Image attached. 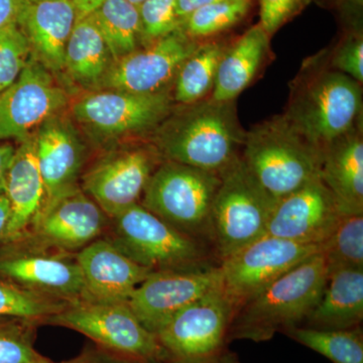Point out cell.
<instances>
[{
  "label": "cell",
  "instance_id": "1",
  "mask_svg": "<svg viewBox=\"0 0 363 363\" xmlns=\"http://www.w3.org/2000/svg\"><path fill=\"white\" fill-rule=\"evenodd\" d=\"M184 106L175 116L164 118L157 138L160 155L166 161L220 175L241 156L247 135L235 101L208 97Z\"/></svg>",
  "mask_w": 363,
  "mask_h": 363
},
{
  "label": "cell",
  "instance_id": "2",
  "mask_svg": "<svg viewBox=\"0 0 363 363\" xmlns=\"http://www.w3.org/2000/svg\"><path fill=\"white\" fill-rule=\"evenodd\" d=\"M362 114V84L318 60L306 64L294 81L283 116L322 150L359 126Z\"/></svg>",
  "mask_w": 363,
  "mask_h": 363
},
{
  "label": "cell",
  "instance_id": "3",
  "mask_svg": "<svg viewBox=\"0 0 363 363\" xmlns=\"http://www.w3.org/2000/svg\"><path fill=\"white\" fill-rule=\"evenodd\" d=\"M327 278L321 252L293 267L235 312L227 342H266L277 333L302 326L321 297Z\"/></svg>",
  "mask_w": 363,
  "mask_h": 363
},
{
  "label": "cell",
  "instance_id": "4",
  "mask_svg": "<svg viewBox=\"0 0 363 363\" xmlns=\"http://www.w3.org/2000/svg\"><path fill=\"white\" fill-rule=\"evenodd\" d=\"M241 159L262 188L279 201L319 178L322 150L279 116L247 131Z\"/></svg>",
  "mask_w": 363,
  "mask_h": 363
},
{
  "label": "cell",
  "instance_id": "5",
  "mask_svg": "<svg viewBox=\"0 0 363 363\" xmlns=\"http://www.w3.org/2000/svg\"><path fill=\"white\" fill-rule=\"evenodd\" d=\"M277 202L241 156L222 172L212 207V248L218 264L267 235Z\"/></svg>",
  "mask_w": 363,
  "mask_h": 363
},
{
  "label": "cell",
  "instance_id": "6",
  "mask_svg": "<svg viewBox=\"0 0 363 363\" xmlns=\"http://www.w3.org/2000/svg\"><path fill=\"white\" fill-rule=\"evenodd\" d=\"M219 185L218 174L164 161L150 177L143 206L212 247V207Z\"/></svg>",
  "mask_w": 363,
  "mask_h": 363
},
{
  "label": "cell",
  "instance_id": "7",
  "mask_svg": "<svg viewBox=\"0 0 363 363\" xmlns=\"http://www.w3.org/2000/svg\"><path fill=\"white\" fill-rule=\"evenodd\" d=\"M114 219V245L152 271H192L219 264L213 262L211 245L182 233L143 205H133Z\"/></svg>",
  "mask_w": 363,
  "mask_h": 363
},
{
  "label": "cell",
  "instance_id": "8",
  "mask_svg": "<svg viewBox=\"0 0 363 363\" xmlns=\"http://www.w3.org/2000/svg\"><path fill=\"white\" fill-rule=\"evenodd\" d=\"M47 322L80 332L133 363L167 362L156 334L140 323L128 303L80 300L67 305Z\"/></svg>",
  "mask_w": 363,
  "mask_h": 363
},
{
  "label": "cell",
  "instance_id": "9",
  "mask_svg": "<svg viewBox=\"0 0 363 363\" xmlns=\"http://www.w3.org/2000/svg\"><path fill=\"white\" fill-rule=\"evenodd\" d=\"M235 314L221 289L182 309L156 332L169 363H197L226 348Z\"/></svg>",
  "mask_w": 363,
  "mask_h": 363
},
{
  "label": "cell",
  "instance_id": "10",
  "mask_svg": "<svg viewBox=\"0 0 363 363\" xmlns=\"http://www.w3.org/2000/svg\"><path fill=\"white\" fill-rule=\"evenodd\" d=\"M318 252L319 245L264 235L219 262L222 293L236 312L272 281Z\"/></svg>",
  "mask_w": 363,
  "mask_h": 363
},
{
  "label": "cell",
  "instance_id": "11",
  "mask_svg": "<svg viewBox=\"0 0 363 363\" xmlns=\"http://www.w3.org/2000/svg\"><path fill=\"white\" fill-rule=\"evenodd\" d=\"M68 102L66 91L50 69L35 58L16 81L0 92V140H25Z\"/></svg>",
  "mask_w": 363,
  "mask_h": 363
},
{
  "label": "cell",
  "instance_id": "12",
  "mask_svg": "<svg viewBox=\"0 0 363 363\" xmlns=\"http://www.w3.org/2000/svg\"><path fill=\"white\" fill-rule=\"evenodd\" d=\"M171 112L168 91L140 93L109 90L78 100L73 114L79 123L105 136L143 133L154 128Z\"/></svg>",
  "mask_w": 363,
  "mask_h": 363
},
{
  "label": "cell",
  "instance_id": "13",
  "mask_svg": "<svg viewBox=\"0 0 363 363\" xmlns=\"http://www.w3.org/2000/svg\"><path fill=\"white\" fill-rule=\"evenodd\" d=\"M219 264L192 271L154 272L133 293L128 304L147 330L156 332L167 321L220 288Z\"/></svg>",
  "mask_w": 363,
  "mask_h": 363
},
{
  "label": "cell",
  "instance_id": "14",
  "mask_svg": "<svg viewBox=\"0 0 363 363\" xmlns=\"http://www.w3.org/2000/svg\"><path fill=\"white\" fill-rule=\"evenodd\" d=\"M199 45L180 28L116 62L100 82L111 90L140 94L166 90L182 64Z\"/></svg>",
  "mask_w": 363,
  "mask_h": 363
},
{
  "label": "cell",
  "instance_id": "15",
  "mask_svg": "<svg viewBox=\"0 0 363 363\" xmlns=\"http://www.w3.org/2000/svg\"><path fill=\"white\" fill-rule=\"evenodd\" d=\"M160 152L150 149L118 152L98 162L83 179L84 192L104 213L116 217L138 204L159 164Z\"/></svg>",
  "mask_w": 363,
  "mask_h": 363
},
{
  "label": "cell",
  "instance_id": "16",
  "mask_svg": "<svg viewBox=\"0 0 363 363\" xmlns=\"http://www.w3.org/2000/svg\"><path fill=\"white\" fill-rule=\"evenodd\" d=\"M342 215L335 197L319 177L277 202L267 235L320 247Z\"/></svg>",
  "mask_w": 363,
  "mask_h": 363
},
{
  "label": "cell",
  "instance_id": "17",
  "mask_svg": "<svg viewBox=\"0 0 363 363\" xmlns=\"http://www.w3.org/2000/svg\"><path fill=\"white\" fill-rule=\"evenodd\" d=\"M76 262L84 279L85 300L97 302L128 303L135 289L154 272L107 240L86 245Z\"/></svg>",
  "mask_w": 363,
  "mask_h": 363
},
{
  "label": "cell",
  "instance_id": "18",
  "mask_svg": "<svg viewBox=\"0 0 363 363\" xmlns=\"http://www.w3.org/2000/svg\"><path fill=\"white\" fill-rule=\"evenodd\" d=\"M104 212L77 187L43 207L33 223L40 238L63 250H77L93 242L104 227Z\"/></svg>",
  "mask_w": 363,
  "mask_h": 363
},
{
  "label": "cell",
  "instance_id": "19",
  "mask_svg": "<svg viewBox=\"0 0 363 363\" xmlns=\"http://www.w3.org/2000/svg\"><path fill=\"white\" fill-rule=\"evenodd\" d=\"M0 274L30 292L71 303L85 300V285L77 262L52 255H25L0 262Z\"/></svg>",
  "mask_w": 363,
  "mask_h": 363
},
{
  "label": "cell",
  "instance_id": "20",
  "mask_svg": "<svg viewBox=\"0 0 363 363\" xmlns=\"http://www.w3.org/2000/svg\"><path fill=\"white\" fill-rule=\"evenodd\" d=\"M76 20L72 0H26L18 23L43 64L61 71L65 69L66 45Z\"/></svg>",
  "mask_w": 363,
  "mask_h": 363
},
{
  "label": "cell",
  "instance_id": "21",
  "mask_svg": "<svg viewBox=\"0 0 363 363\" xmlns=\"http://www.w3.org/2000/svg\"><path fill=\"white\" fill-rule=\"evenodd\" d=\"M35 138L45 206L75 187L82 164V147L70 124L54 117L40 126Z\"/></svg>",
  "mask_w": 363,
  "mask_h": 363
},
{
  "label": "cell",
  "instance_id": "22",
  "mask_svg": "<svg viewBox=\"0 0 363 363\" xmlns=\"http://www.w3.org/2000/svg\"><path fill=\"white\" fill-rule=\"evenodd\" d=\"M320 177L343 214H363L362 125L339 136L322 150Z\"/></svg>",
  "mask_w": 363,
  "mask_h": 363
},
{
  "label": "cell",
  "instance_id": "23",
  "mask_svg": "<svg viewBox=\"0 0 363 363\" xmlns=\"http://www.w3.org/2000/svg\"><path fill=\"white\" fill-rule=\"evenodd\" d=\"M21 143L7 173L4 190L11 204V218L4 233L7 238H18L35 222L45 203L35 135Z\"/></svg>",
  "mask_w": 363,
  "mask_h": 363
},
{
  "label": "cell",
  "instance_id": "24",
  "mask_svg": "<svg viewBox=\"0 0 363 363\" xmlns=\"http://www.w3.org/2000/svg\"><path fill=\"white\" fill-rule=\"evenodd\" d=\"M363 269L328 272L323 293L302 326L323 331L348 330L362 326Z\"/></svg>",
  "mask_w": 363,
  "mask_h": 363
},
{
  "label": "cell",
  "instance_id": "25",
  "mask_svg": "<svg viewBox=\"0 0 363 363\" xmlns=\"http://www.w3.org/2000/svg\"><path fill=\"white\" fill-rule=\"evenodd\" d=\"M269 55V35L259 23L252 26L227 48L210 98L215 101H235L252 84Z\"/></svg>",
  "mask_w": 363,
  "mask_h": 363
},
{
  "label": "cell",
  "instance_id": "26",
  "mask_svg": "<svg viewBox=\"0 0 363 363\" xmlns=\"http://www.w3.org/2000/svg\"><path fill=\"white\" fill-rule=\"evenodd\" d=\"M111 54L92 16H78L67 43L65 69L83 85L96 84L108 70Z\"/></svg>",
  "mask_w": 363,
  "mask_h": 363
},
{
  "label": "cell",
  "instance_id": "27",
  "mask_svg": "<svg viewBox=\"0 0 363 363\" xmlns=\"http://www.w3.org/2000/svg\"><path fill=\"white\" fill-rule=\"evenodd\" d=\"M114 63L138 50L143 35L138 7L128 0H105L91 13Z\"/></svg>",
  "mask_w": 363,
  "mask_h": 363
},
{
  "label": "cell",
  "instance_id": "28",
  "mask_svg": "<svg viewBox=\"0 0 363 363\" xmlns=\"http://www.w3.org/2000/svg\"><path fill=\"white\" fill-rule=\"evenodd\" d=\"M227 47L219 42L204 43L180 67L175 77L174 98L188 105L211 95L217 70Z\"/></svg>",
  "mask_w": 363,
  "mask_h": 363
},
{
  "label": "cell",
  "instance_id": "29",
  "mask_svg": "<svg viewBox=\"0 0 363 363\" xmlns=\"http://www.w3.org/2000/svg\"><path fill=\"white\" fill-rule=\"evenodd\" d=\"M286 334L298 343L328 358L332 363H363L362 326L338 331L298 326Z\"/></svg>",
  "mask_w": 363,
  "mask_h": 363
},
{
  "label": "cell",
  "instance_id": "30",
  "mask_svg": "<svg viewBox=\"0 0 363 363\" xmlns=\"http://www.w3.org/2000/svg\"><path fill=\"white\" fill-rule=\"evenodd\" d=\"M320 252L328 272L363 269V214H343Z\"/></svg>",
  "mask_w": 363,
  "mask_h": 363
},
{
  "label": "cell",
  "instance_id": "31",
  "mask_svg": "<svg viewBox=\"0 0 363 363\" xmlns=\"http://www.w3.org/2000/svg\"><path fill=\"white\" fill-rule=\"evenodd\" d=\"M250 7L252 0H224L200 7L182 21L180 28L191 39L212 37L240 23Z\"/></svg>",
  "mask_w": 363,
  "mask_h": 363
},
{
  "label": "cell",
  "instance_id": "32",
  "mask_svg": "<svg viewBox=\"0 0 363 363\" xmlns=\"http://www.w3.org/2000/svg\"><path fill=\"white\" fill-rule=\"evenodd\" d=\"M66 303L0 283V317L37 322L49 319L66 307Z\"/></svg>",
  "mask_w": 363,
  "mask_h": 363
},
{
  "label": "cell",
  "instance_id": "33",
  "mask_svg": "<svg viewBox=\"0 0 363 363\" xmlns=\"http://www.w3.org/2000/svg\"><path fill=\"white\" fill-rule=\"evenodd\" d=\"M30 40L18 21L0 28V92L9 87L30 60Z\"/></svg>",
  "mask_w": 363,
  "mask_h": 363
},
{
  "label": "cell",
  "instance_id": "34",
  "mask_svg": "<svg viewBox=\"0 0 363 363\" xmlns=\"http://www.w3.org/2000/svg\"><path fill=\"white\" fill-rule=\"evenodd\" d=\"M35 322L18 319L0 321V363H45L33 346V328Z\"/></svg>",
  "mask_w": 363,
  "mask_h": 363
},
{
  "label": "cell",
  "instance_id": "35",
  "mask_svg": "<svg viewBox=\"0 0 363 363\" xmlns=\"http://www.w3.org/2000/svg\"><path fill=\"white\" fill-rule=\"evenodd\" d=\"M143 35L159 40L180 30L181 21L176 13V0H145L140 6Z\"/></svg>",
  "mask_w": 363,
  "mask_h": 363
},
{
  "label": "cell",
  "instance_id": "36",
  "mask_svg": "<svg viewBox=\"0 0 363 363\" xmlns=\"http://www.w3.org/2000/svg\"><path fill=\"white\" fill-rule=\"evenodd\" d=\"M329 65L359 84L363 82V39L359 33H350L341 40L329 59Z\"/></svg>",
  "mask_w": 363,
  "mask_h": 363
},
{
  "label": "cell",
  "instance_id": "37",
  "mask_svg": "<svg viewBox=\"0 0 363 363\" xmlns=\"http://www.w3.org/2000/svg\"><path fill=\"white\" fill-rule=\"evenodd\" d=\"M305 0H259L260 23L271 37L304 6Z\"/></svg>",
  "mask_w": 363,
  "mask_h": 363
},
{
  "label": "cell",
  "instance_id": "38",
  "mask_svg": "<svg viewBox=\"0 0 363 363\" xmlns=\"http://www.w3.org/2000/svg\"><path fill=\"white\" fill-rule=\"evenodd\" d=\"M26 0H0V28L18 21Z\"/></svg>",
  "mask_w": 363,
  "mask_h": 363
},
{
  "label": "cell",
  "instance_id": "39",
  "mask_svg": "<svg viewBox=\"0 0 363 363\" xmlns=\"http://www.w3.org/2000/svg\"><path fill=\"white\" fill-rule=\"evenodd\" d=\"M16 154V147L11 145H0V192L6 190V177Z\"/></svg>",
  "mask_w": 363,
  "mask_h": 363
},
{
  "label": "cell",
  "instance_id": "40",
  "mask_svg": "<svg viewBox=\"0 0 363 363\" xmlns=\"http://www.w3.org/2000/svg\"><path fill=\"white\" fill-rule=\"evenodd\" d=\"M220 1H224V0H176L177 16L182 23V21L196 9Z\"/></svg>",
  "mask_w": 363,
  "mask_h": 363
},
{
  "label": "cell",
  "instance_id": "41",
  "mask_svg": "<svg viewBox=\"0 0 363 363\" xmlns=\"http://www.w3.org/2000/svg\"><path fill=\"white\" fill-rule=\"evenodd\" d=\"M75 6L78 16H89L93 11H96L105 0H72Z\"/></svg>",
  "mask_w": 363,
  "mask_h": 363
},
{
  "label": "cell",
  "instance_id": "42",
  "mask_svg": "<svg viewBox=\"0 0 363 363\" xmlns=\"http://www.w3.org/2000/svg\"><path fill=\"white\" fill-rule=\"evenodd\" d=\"M9 218H11V204L6 193H1L0 194V236L6 233Z\"/></svg>",
  "mask_w": 363,
  "mask_h": 363
},
{
  "label": "cell",
  "instance_id": "43",
  "mask_svg": "<svg viewBox=\"0 0 363 363\" xmlns=\"http://www.w3.org/2000/svg\"><path fill=\"white\" fill-rule=\"evenodd\" d=\"M197 363H242L238 355L224 348L218 354Z\"/></svg>",
  "mask_w": 363,
  "mask_h": 363
},
{
  "label": "cell",
  "instance_id": "44",
  "mask_svg": "<svg viewBox=\"0 0 363 363\" xmlns=\"http://www.w3.org/2000/svg\"><path fill=\"white\" fill-rule=\"evenodd\" d=\"M62 363H114L94 354H82L80 357Z\"/></svg>",
  "mask_w": 363,
  "mask_h": 363
},
{
  "label": "cell",
  "instance_id": "45",
  "mask_svg": "<svg viewBox=\"0 0 363 363\" xmlns=\"http://www.w3.org/2000/svg\"><path fill=\"white\" fill-rule=\"evenodd\" d=\"M345 1L350 6L357 7H362L363 4V0H345Z\"/></svg>",
  "mask_w": 363,
  "mask_h": 363
},
{
  "label": "cell",
  "instance_id": "46",
  "mask_svg": "<svg viewBox=\"0 0 363 363\" xmlns=\"http://www.w3.org/2000/svg\"><path fill=\"white\" fill-rule=\"evenodd\" d=\"M128 2H130V4H133V6H135L136 7H138L140 6V4H143L145 0H128Z\"/></svg>",
  "mask_w": 363,
  "mask_h": 363
},
{
  "label": "cell",
  "instance_id": "47",
  "mask_svg": "<svg viewBox=\"0 0 363 363\" xmlns=\"http://www.w3.org/2000/svg\"><path fill=\"white\" fill-rule=\"evenodd\" d=\"M28 1H42V0H28Z\"/></svg>",
  "mask_w": 363,
  "mask_h": 363
},
{
  "label": "cell",
  "instance_id": "48",
  "mask_svg": "<svg viewBox=\"0 0 363 363\" xmlns=\"http://www.w3.org/2000/svg\"><path fill=\"white\" fill-rule=\"evenodd\" d=\"M45 363H52L51 362H45Z\"/></svg>",
  "mask_w": 363,
  "mask_h": 363
}]
</instances>
